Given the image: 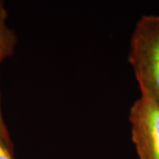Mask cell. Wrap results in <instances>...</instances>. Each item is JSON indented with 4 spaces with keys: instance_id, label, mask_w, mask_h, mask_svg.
Masks as SVG:
<instances>
[{
    "instance_id": "obj_1",
    "label": "cell",
    "mask_w": 159,
    "mask_h": 159,
    "mask_svg": "<svg viewBox=\"0 0 159 159\" xmlns=\"http://www.w3.org/2000/svg\"><path fill=\"white\" fill-rule=\"evenodd\" d=\"M128 61L141 96L159 102V16L139 19L131 36Z\"/></svg>"
},
{
    "instance_id": "obj_2",
    "label": "cell",
    "mask_w": 159,
    "mask_h": 159,
    "mask_svg": "<svg viewBox=\"0 0 159 159\" xmlns=\"http://www.w3.org/2000/svg\"><path fill=\"white\" fill-rule=\"evenodd\" d=\"M129 122L139 159H159V102L141 96L131 106Z\"/></svg>"
},
{
    "instance_id": "obj_3",
    "label": "cell",
    "mask_w": 159,
    "mask_h": 159,
    "mask_svg": "<svg viewBox=\"0 0 159 159\" xmlns=\"http://www.w3.org/2000/svg\"><path fill=\"white\" fill-rule=\"evenodd\" d=\"M8 12L5 2L0 0V65L6 58L11 57L15 51L18 43V36L15 31L7 25ZM0 136L6 142L13 146L11 135L6 125L2 113L1 100H0Z\"/></svg>"
},
{
    "instance_id": "obj_4",
    "label": "cell",
    "mask_w": 159,
    "mask_h": 159,
    "mask_svg": "<svg viewBox=\"0 0 159 159\" xmlns=\"http://www.w3.org/2000/svg\"><path fill=\"white\" fill-rule=\"evenodd\" d=\"M13 146L0 136V159H14Z\"/></svg>"
}]
</instances>
